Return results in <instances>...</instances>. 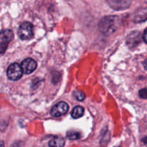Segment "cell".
Listing matches in <instances>:
<instances>
[{"label": "cell", "mask_w": 147, "mask_h": 147, "mask_svg": "<svg viewBox=\"0 0 147 147\" xmlns=\"http://www.w3.org/2000/svg\"><path fill=\"white\" fill-rule=\"evenodd\" d=\"M1 147H4V142H1Z\"/></svg>", "instance_id": "obj_17"}, {"label": "cell", "mask_w": 147, "mask_h": 147, "mask_svg": "<svg viewBox=\"0 0 147 147\" xmlns=\"http://www.w3.org/2000/svg\"><path fill=\"white\" fill-rule=\"evenodd\" d=\"M67 137L71 140H75L80 138V134L76 131H68L67 133Z\"/></svg>", "instance_id": "obj_12"}, {"label": "cell", "mask_w": 147, "mask_h": 147, "mask_svg": "<svg viewBox=\"0 0 147 147\" xmlns=\"http://www.w3.org/2000/svg\"><path fill=\"white\" fill-rule=\"evenodd\" d=\"M143 142H144L146 144H147V137H145L144 139H143Z\"/></svg>", "instance_id": "obj_16"}, {"label": "cell", "mask_w": 147, "mask_h": 147, "mask_svg": "<svg viewBox=\"0 0 147 147\" xmlns=\"http://www.w3.org/2000/svg\"><path fill=\"white\" fill-rule=\"evenodd\" d=\"M18 35L20 38L22 40H27L31 39L34 36L32 24L27 22L22 23L18 29Z\"/></svg>", "instance_id": "obj_2"}, {"label": "cell", "mask_w": 147, "mask_h": 147, "mask_svg": "<svg viewBox=\"0 0 147 147\" xmlns=\"http://www.w3.org/2000/svg\"><path fill=\"white\" fill-rule=\"evenodd\" d=\"M74 96L78 100H83L86 98V96H85V93H83L81 90H76V91L74 92Z\"/></svg>", "instance_id": "obj_11"}, {"label": "cell", "mask_w": 147, "mask_h": 147, "mask_svg": "<svg viewBox=\"0 0 147 147\" xmlns=\"http://www.w3.org/2000/svg\"><path fill=\"white\" fill-rule=\"evenodd\" d=\"M7 77L9 80L16 81L20 79L22 76L23 70L21 65L17 63H14L9 66L7 71Z\"/></svg>", "instance_id": "obj_3"}, {"label": "cell", "mask_w": 147, "mask_h": 147, "mask_svg": "<svg viewBox=\"0 0 147 147\" xmlns=\"http://www.w3.org/2000/svg\"><path fill=\"white\" fill-rule=\"evenodd\" d=\"M11 147H19V146H17V145H13Z\"/></svg>", "instance_id": "obj_18"}, {"label": "cell", "mask_w": 147, "mask_h": 147, "mask_svg": "<svg viewBox=\"0 0 147 147\" xmlns=\"http://www.w3.org/2000/svg\"><path fill=\"white\" fill-rule=\"evenodd\" d=\"M139 97L144 99H147V88H143L139 90Z\"/></svg>", "instance_id": "obj_13"}, {"label": "cell", "mask_w": 147, "mask_h": 147, "mask_svg": "<svg viewBox=\"0 0 147 147\" xmlns=\"http://www.w3.org/2000/svg\"><path fill=\"white\" fill-rule=\"evenodd\" d=\"M147 20V9L142 8L136 10L135 12L134 21L135 22H142Z\"/></svg>", "instance_id": "obj_8"}, {"label": "cell", "mask_w": 147, "mask_h": 147, "mask_svg": "<svg viewBox=\"0 0 147 147\" xmlns=\"http://www.w3.org/2000/svg\"><path fill=\"white\" fill-rule=\"evenodd\" d=\"M120 25V19L118 16H106L101 19L98 29L102 34L108 36L113 34Z\"/></svg>", "instance_id": "obj_1"}, {"label": "cell", "mask_w": 147, "mask_h": 147, "mask_svg": "<svg viewBox=\"0 0 147 147\" xmlns=\"http://www.w3.org/2000/svg\"><path fill=\"white\" fill-rule=\"evenodd\" d=\"M68 109L69 106L65 102H59L52 107L50 114L53 117H59L65 114L68 111Z\"/></svg>", "instance_id": "obj_5"}, {"label": "cell", "mask_w": 147, "mask_h": 147, "mask_svg": "<svg viewBox=\"0 0 147 147\" xmlns=\"http://www.w3.org/2000/svg\"><path fill=\"white\" fill-rule=\"evenodd\" d=\"M65 139L63 138L55 137L51 139L48 144L50 147H63L65 146Z\"/></svg>", "instance_id": "obj_9"}, {"label": "cell", "mask_w": 147, "mask_h": 147, "mask_svg": "<svg viewBox=\"0 0 147 147\" xmlns=\"http://www.w3.org/2000/svg\"><path fill=\"white\" fill-rule=\"evenodd\" d=\"M144 66L145 69L147 70V58L146 59V60H145L144 63Z\"/></svg>", "instance_id": "obj_15"}, {"label": "cell", "mask_w": 147, "mask_h": 147, "mask_svg": "<svg viewBox=\"0 0 147 147\" xmlns=\"http://www.w3.org/2000/svg\"><path fill=\"white\" fill-rule=\"evenodd\" d=\"M142 34L139 32L134 31L129 33L126 37V44L131 48L137 46L142 41Z\"/></svg>", "instance_id": "obj_6"}, {"label": "cell", "mask_w": 147, "mask_h": 147, "mask_svg": "<svg viewBox=\"0 0 147 147\" xmlns=\"http://www.w3.org/2000/svg\"><path fill=\"white\" fill-rule=\"evenodd\" d=\"M143 39L144 40L145 42L147 44V28L145 30L144 32V35H143Z\"/></svg>", "instance_id": "obj_14"}, {"label": "cell", "mask_w": 147, "mask_h": 147, "mask_svg": "<svg viewBox=\"0 0 147 147\" xmlns=\"http://www.w3.org/2000/svg\"><path fill=\"white\" fill-rule=\"evenodd\" d=\"M21 67L24 74H30L37 68V63L32 58H26L22 62Z\"/></svg>", "instance_id": "obj_7"}, {"label": "cell", "mask_w": 147, "mask_h": 147, "mask_svg": "<svg viewBox=\"0 0 147 147\" xmlns=\"http://www.w3.org/2000/svg\"><path fill=\"white\" fill-rule=\"evenodd\" d=\"M83 114H84V109L80 106H76L71 112L72 117L76 119L82 117Z\"/></svg>", "instance_id": "obj_10"}, {"label": "cell", "mask_w": 147, "mask_h": 147, "mask_svg": "<svg viewBox=\"0 0 147 147\" xmlns=\"http://www.w3.org/2000/svg\"><path fill=\"white\" fill-rule=\"evenodd\" d=\"M14 38V34L11 30H4L1 31L0 36V52L4 54V51L7 50L9 43Z\"/></svg>", "instance_id": "obj_4"}]
</instances>
